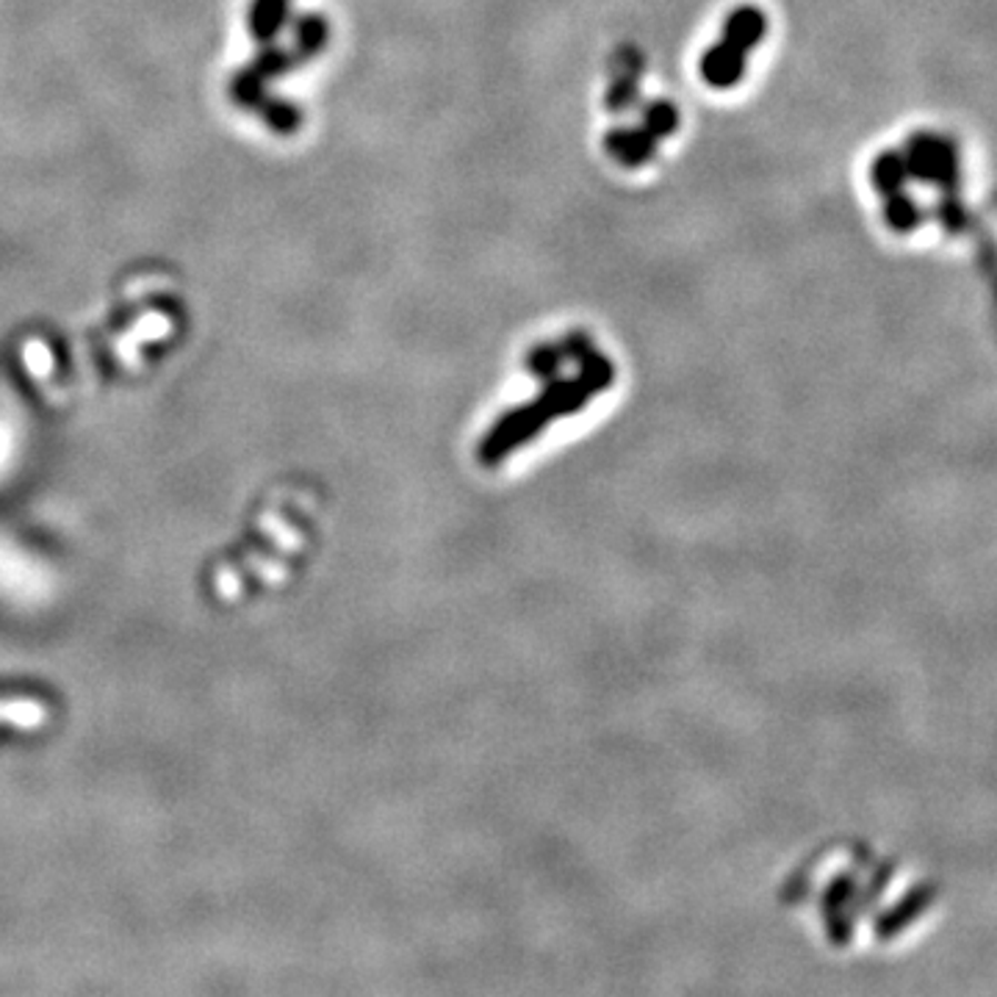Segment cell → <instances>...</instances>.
<instances>
[{"mask_svg": "<svg viewBox=\"0 0 997 997\" xmlns=\"http://www.w3.org/2000/svg\"><path fill=\"white\" fill-rule=\"evenodd\" d=\"M746 50L741 44H735L732 39L721 37V42L715 48H709L702 59V75L709 87L715 89H729L746 72Z\"/></svg>", "mask_w": 997, "mask_h": 997, "instance_id": "1", "label": "cell"}, {"mask_svg": "<svg viewBox=\"0 0 997 997\" xmlns=\"http://www.w3.org/2000/svg\"><path fill=\"white\" fill-rule=\"evenodd\" d=\"M657 148V139L646 131V128H621L607 137V150L615 155V161H621L624 167H641L646 164L654 155Z\"/></svg>", "mask_w": 997, "mask_h": 997, "instance_id": "2", "label": "cell"}, {"mask_svg": "<svg viewBox=\"0 0 997 997\" xmlns=\"http://www.w3.org/2000/svg\"><path fill=\"white\" fill-rule=\"evenodd\" d=\"M48 721V704L37 702V698H0V724L17 726V729H39Z\"/></svg>", "mask_w": 997, "mask_h": 997, "instance_id": "3", "label": "cell"}, {"mask_svg": "<svg viewBox=\"0 0 997 997\" xmlns=\"http://www.w3.org/2000/svg\"><path fill=\"white\" fill-rule=\"evenodd\" d=\"M563 346H554V344H541L530 352L526 357V369L535 374L537 380H552L560 374V366H563Z\"/></svg>", "mask_w": 997, "mask_h": 997, "instance_id": "6", "label": "cell"}, {"mask_svg": "<svg viewBox=\"0 0 997 997\" xmlns=\"http://www.w3.org/2000/svg\"><path fill=\"white\" fill-rule=\"evenodd\" d=\"M724 37L732 39L735 44H741V48L748 53V50L756 48V42L765 37V14H762L759 9H754V6H743V9L735 11V14H729V20H726L724 26Z\"/></svg>", "mask_w": 997, "mask_h": 997, "instance_id": "4", "label": "cell"}, {"mask_svg": "<svg viewBox=\"0 0 997 997\" xmlns=\"http://www.w3.org/2000/svg\"><path fill=\"white\" fill-rule=\"evenodd\" d=\"M679 125V114L671 103L665 100H657V103H648L646 111H643V128L652 133L654 139H665L676 131Z\"/></svg>", "mask_w": 997, "mask_h": 997, "instance_id": "5", "label": "cell"}]
</instances>
